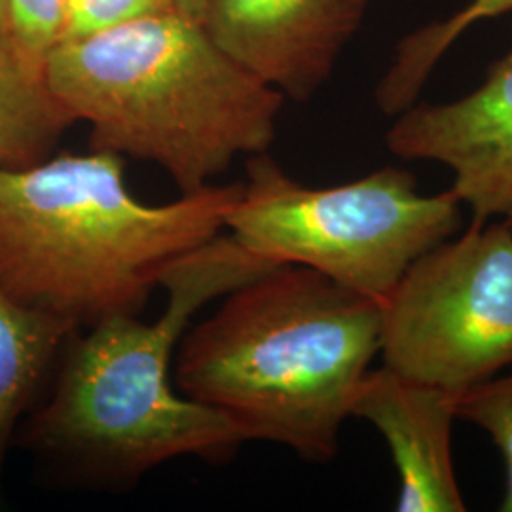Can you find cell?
Segmentation results:
<instances>
[{
    "label": "cell",
    "mask_w": 512,
    "mask_h": 512,
    "mask_svg": "<svg viewBox=\"0 0 512 512\" xmlns=\"http://www.w3.org/2000/svg\"><path fill=\"white\" fill-rule=\"evenodd\" d=\"M272 268L224 232L177 260L160 283L167 302L158 319L114 315L74 332L16 444L55 480L84 490L131 488L186 456L234 458L245 435L177 389L175 355L198 311Z\"/></svg>",
    "instance_id": "obj_1"
},
{
    "label": "cell",
    "mask_w": 512,
    "mask_h": 512,
    "mask_svg": "<svg viewBox=\"0 0 512 512\" xmlns=\"http://www.w3.org/2000/svg\"><path fill=\"white\" fill-rule=\"evenodd\" d=\"M241 190L209 184L148 205L103 150L0 167V291L78 330L139 315L177 260L226 232Z\"/></svg>",
    "instance_id": "obj_2"
},
{
    "label": "cell",
    "mask_w": 512,
    "mask_h": 512,
    "mask_svg": "<svg viewBox=\"0 0 512 512\" xmlns=\"http://www.w3.org/2000/svg\"><path fill=\"white\" fill-rule=\"evenodd\" d=\"M378 355L380 302L285 264L190 325L175 355V384L234 421L247 442L327 463Z\"/></svg>",
    "instance_id": "obj_3"
},
{
    "label": "cell",
    "mask_w": 512,
    "mask_h": 512,
    "mask_svg": "<svg viewBox=\"0 0 512 512\" xmlns=\"http://www.w3.org/2000/svg\"><path fill=\"white\" fill-rule=\"evenodd\" d=\"M44 76L92 129V150L160 165L181 194L213 184L238 156L266 152L285 99L179 12L59 42Z\"/></svg>",
    "instance_id": "obj_4"
},
{
    "label": "cell",
    "mask_w": 512,
    "mask_h": 512,
    "mask_svg": "<svg viewBox=\"0 0 512 512\" xmlns=\"http://www.w3.org/2000/svg\"><path fill=\"white\" fill-rule=\"evenodd\" d=\"M463 203L452 188L421 194L414 175L384 167L313 188L262 152L247 164L226 232L274 266H302L382 302L423 253L456 236Z\"/></svg>",
    "instance_id": "obj_5"
},
{
    "label": "cell",
    "mask_w": 512,
    "mask_h": 512,
    "mask_svg": "<svg viewBox=\"0 0 512 512\" xmlns=\"http://www.w3.org/2000/svg\"><path fill=\"white\" fill-rule=\"evenodd\" d=\"M384 366L463 395L512 366V224L473 220L380 302Z\"/></svg>",
    "instance_id": "obj_6"
},
{
    "label": "cell",
    "mask_w": 512,
    "mask_h": 512,
    "mask_svg": "<svg viewBox=\"0 0 512 512\" xmlns=\"http://www.w3.org/2000/svg\"><path fill=\"white\" fill-rule=\"evenodd\" d=\"M385 143L403 160L448 167L473 220L512 224V50L475 92L397 114Z\"/></svg>",
    "instance_id": "obj_7"
},
{
    "label": "cell",
    "mask_w": 512,
    "mask_h": 512,
    "mask_svg": "<svg viewBox=\"0 0 512 512\" xmlns=\"http://www.w3.org/2000/svg\"><path fill=\"white\" fill-rule=\"evenodd\" d=\"M370 0H213L207 35L247 73L306 101L334 69Z\"/></svg>",
    "instance_id": "obj_8"
},
{
    "label": "cell",
    "mask_w": 512,
    "mask_h": 512,
    "mask_svg": "<svg viewBox=\"0 0 512 512\" xmlns=\"http://www.w3.org/2000/svg\"><path fill=\"white\" fill-rule=\"evenodd\" d=\"M459 397L387 366L368 370L351 418L368 421L389 446L401 480L397 511H467L452 452Z\"/></svg>",
    "instance_id": "obj_9"
},
{
    "label": "cell",
    "mask_w": 512,
    "mask_h": 512,
    "mask_svg": "<svg viewBox=\"0 0 512 512\" xmlns=\"http://www.w3.org/2000/svg\"><path fill=\"white\" fill-rule=\"evenodd\" d=\"M76 330L0 291V478L21 423L52 380L61 351Z\"/></svg>",
    "instance_id": "obj_10"
},
{
    "label": "cell",
    "mask_w": 512,
    "mask_h": 512,
    "mask_svg": "<svg viewBox=\"0 0 512 512\" xmlns=\"http://www.w3.org/2000/svg\"><path fill=\"white\" fill-rule=\"evenodd\" d=\"M73 124L46 84L44 63L0 35V167L46 160Z\"/></svg>",
    "instance_id": "obj_11"
},
{
    "label": "cell",
    "mask_w": 512,
    "mask_h": 512,
    "mask_svg": "<svg viewBox=\"0 0 512 512\" xmlns=\"http://www.w3.org/2000/svg\"><path fill=\"white\" fill-rule=\"evenodd\" d=\"M507 12H512V0H471L454 16L435 21L404 38L376 88L380 110L397 116L412 107L429 74L452 44L478 21L499 18Z\"/></svg>",
    "instance_id": "obj_12"
},
{
    "label": "cell",
    "mask_w": 512,
    "mask_h": 512,
    "mask_svg": "<svg viewBox=\"0 0 512 512\" xmlns=\"http://www.w3.org/2000/svg\"><path fill=\"white\" fill-rule=\"evenodd\" d=\"M458 420L482 429L505 465V492L499 511L512 512V370L475 385L459 397Z\"/></svg>",
    "instance_id": "obj_13"
},
{
    "label": "cell",
    "mask_w": 512,
    "mask_h": 512,
    "mask_svg": "<svg viewBox=\"0 0 512 512\" xmlns=\"http://www.w3.org/2000/svg\"><path fill=\"white\" fill-rule=\"evenodd\" d=\"M167 12H177L173 0H65L63 25L55 44L95 37Z\"/></svg>",
    "instance_id": "obj_14"
},
{
    "label": "cell",
    "mask_w": 512,
    "mask_h": 512,
    "mask_svg": "<svg viewBox=\"0 0 512 512\" xmlns=\"http://www.w3.org/2000/svg\"><path fill=\"white\" fill-rule=\"evenodd\" d=\"M65 0H10L6 35L40 63L61 33Z\"/></svg>",
    "instance_id": "obj_15"
},
{
    "label": "cell",
    "mask_w": 512,
    "mask_h": 512,
    "mask_svg": "<svg viewBox=\"0 0 512 512\" xmlns=\"http://www.w3.org/2000/svg\"><path fill=\"white\" fill-rule=\"evenodd\" d=\"M213 0H173L175 4V10L184 16V18L192 19V21H198L202 23L207 18V12H209V6H211Z\"/></svg>",
    "instance_id": "obj_16"
},
{
    "label": "cell",
    "mask_w": 512,
    "mask_h": 512,
    "mask_svg": "<svg viewBox=\"0 0 512 512\" xmlns=\"http://www.w3.org/2000/svg\"><path fill=\"white\" fill-rule=\"evenodd\" d=\"M8 14H10V0H0V35L6 33Z\"/></svg>",
    "instance_id": "obj_17"
}]
</instances>
